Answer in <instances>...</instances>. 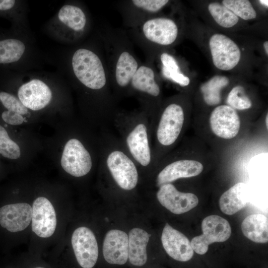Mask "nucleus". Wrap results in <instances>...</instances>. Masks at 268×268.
<instances>
[{
    "mask_svg": "<svg viewBox=\"0 0 268 268\" xmlns=\"http://www.w3.org/2000/svg\"><path fill=\"white\" fill-rule=\"evenodd\" d=\"M101 45L100 38H92L46 54L48 63L75 92L85 123L102 129L112 122L118 108Z\"/></svg>",
    "mask_w": 268,
    "mask_h": 268,
    "instance_id": "1",
    "label": "nucleus"
},
{
    "mask_svg": "<svg viewBox=\"0 0 268 268\" xmlns=\"http://www.w3.org/2000/svg\"><path fill=\"white\" fill-rule=\"evenodd\" d=\"M0 89L15 95L37 115L73 111L69 86L58 72L41 70L0 71Z\"/></svg>",
    "mask_w": 268,
    "mask_h": 268,
    "instance_id": "2",
    "label": "nucleus"
},
{
    "mask_svg": "<svg viewBox=\"0 0 268 268\" xmlns=\"http://www.w3.org/2000/svg\"><path fill=\"white\" fill-rule=\"evenodd\" d=\"M109 72L111 86L117 102L129 97L131 80L141 64L126 34L116 29H102L98 33Z\"/></svg>",
    "mask_w": 268,
    "mask_h": 268,
    "instance_id": "3",
    "label": "nucleus"
},
{
    "mask_svg": "<svg viewBox=\"0 0 268 268\" xmlns=\"http://www.w3.org/2000/svg\"><path fill=\"white\" fill-rule=\"evenodd\" d=\"M90 127L86 123L73 125L63 143L59 162L63 170L72 177L86 176L98 163L99 135Z\"/></svg>",
    "mask_w": 268,
    "mask_h": 268,
    "instance_id": "4",
    "label": "nucleus"
},
{
    "mask_svg": "<svg viewBox=\"0 0 268 268\" xmlns=\"http://www.w3.org/2000/svg\"><path fill=\"white\" fill-rule=\"evenodd\" d=\"M112 123L139 170L146 172L150 170L155 165L150 144V123L147 115L140 109L129 112L118 109Z\"/></svg>",
    "mask_w": 268,
    "mask_h": 268,
    "instance_id": "5",
    "label": "nucleus"
},
{
    "mask_svg": "<svg viewBox=\"0 0 268 268\" xmlns=\"http://www.w3.org/2000/svg\"><path fill=\"white\" fill-rule=\"evenodd\" d=\"M46 63L47 55L39 49L33 34L0 26V71L41 70Z\"/></svg>",
    "mask_w": 268,
    "mask_h": 268,
    "instance_id": "6",
    "label": "nucleus"
},
{
    "mask_svg": "<svg viewBox=\"0 0 268 268\" xmlns=\"http://www.w3.org/2000/svg\"><path fill=\"white\" fill-rule=\"evenodd\" d=\"M92 27L90 14L78 0H67L43 26L46 35L57 42L74 45L82 42Z\"/></svg>",
    "mask_w": 268,
    "mask_h": 268,
    "instance_id": "7",
    "label": "nucleus"
},
{
    "mask_svg": "<svg viewBox=\"0 0 268 268\" xmlns=\"http://www.w3.org/2000/svg\"><path fill=\"white\" fill-rule=\"evenodd\" d=\"M130 35L145 55L152 46H169L176 40L178 28L171 18L152 17L130 29Z\"/></svg>",
    "mask_w": 268,
    "mask_h": 268,
    "instance_id": "8",
    "label": "nucleus"
},
{
    "mask_svg": "<svg viewBox=\"0 0 268 268\" xmlns=\"http://www.w3.org/2000/svg\"><path fill=\"white\" fill-rule=\"evenodd\" d=\"M160 94L154 69L148 63H141L131 80L129 95L137 99L140 110L147 115L150 123L155 117L156 100Z\"/></svg>",
    "mask_w": 268,
    "mask_h": 268,
    "instance_id": "9",
    "label": "nucleus"
},
{
    "mask_svg": "<svg viewBox=\"0 0 268 268\" xmlns=\"http://www.w3.org/2000/svg\"><path fill=\"white\" fill-rule=\"evenodd\" d=\"M158 118L150 125L151 135L154 134L156 143L153 156L159 148L169 147L178 140L184 123V110L179 104L172 102L164 108Z\"/></svg>",
    "mask_w": 268,
    "mask_h": 268,
    "instance_id": "10",
    "label": "nucleus"
},
{
    "mask_svg": "<svg viewBox=\"0 0 268 268\" xmlns=\"http://www.w3.org/2000/svg\"><path fill=\"white\" fill-rule=\"evenodd\" d=\"M201 228L202 234L194 237L191 242L193 251L199 255L205 254L209 245L226 241L231 233L228 221L216 215L204 218L201 223Z\"/></svg>",
    "mask_w": 268,
    "mask_h": 268,
    "instance_id": "11",
    "label": "nucleus"
},
{
    "mask_svg": "<svg viewBox=\"0 0 268 268\" xmlns=\"http://www.w3.org/2000/svg\"><path fill=\"white\" fill-rule=\"evenodd\" d=\"M168 0H128L118 2V7L126 26L134 28L161 10Z\"/></svg>",
    "mask_w": 268,
    "mask_h": 268,
    "instance_id": "12",
    "label": "nucleus"
},
{
    "mask_svg": "<svg viewBox=\"0 0 268 268\" xmlns=\"http://www.w3.org/2000/svg\"><path fill=\"white\" fill-rule=\"evenodd\" d=\"M71 245L78 265L82 268H93L98 258L97 242L89 228L81 226L73 232Z\"/></svg>",
    "mask_w": 268,
    "mask_h": 268,
    "instance_id": "13",
    "label": "nucleus"
},
{
    "mask_svg": "<svg viewBox=\"0 0 268 268\" xmlns=\"http://www.w3.org/2000/svg\"><path fill=\"white\" fill-rule=\"evenodd\" d=\"M209 44L213 63L217 68L228 70L239 63L240 50L236 44L227 36L214 34L210 37Z\"/></svg>",
    "mask_w": 268,
    "mask_h": 268,
    "instance_id": "14",
    "label": "nucleus"
},
{
    "mask_svg": "<svg viewBox=\"0 0 268 268\" xmlns=\"http://www.w3.org/2000/svg\"><path fill=\"white\" fill-rule=\"evenodd\" d=\"M32 230L41 238H48L54 233L57 227V216L51 202L46 197H39L32 205Z\"/></svg>",
    "mask_w": 268,
    "mask_h": 268,
    "instance_id": "15",
    "label": "nucleus"
},
{
    "mask_svg": "<svg viewBox=\"0 0 268 268\" xmlns=\"http://www.w3.org/2000/svg\"><path fill=\"white\" fill-rule=\"evenodd\" d=\"M38 116L13 94L0 89V122L12 127L26 124Z\"/></svg>",
    "mask_w": 268,
    "mask_h": 268,
    "instance_id": "16",
    "label": "nucleus"
},
{
    "mask_svg": "<svg viewBox=\"0 0 268 268\" xmlns=\"http://www.w3.org/2000/svg\"><path fill=\"white\" fill-rule=\"evenodd\" d=\"M156 197L162 205L176 214L190 211L199 203L198 198L195 194L180 192L171 183L159 187Z\"/></svg>",
    "mask_w": 268,
    "mask_h": 268,
    "instance_id": "17",
    "label": "nucleus"
},
{
    "mask_svg": "<svg viewBox=\"0 0 268 268\" xmlns=\"http://www.w3.org/2000/svg\"><path fill=\"white\" fill-rule=\"evenodd\" d=\"M32 206L26 202L8 203L0 206V227L9 233L26 229L31 222Z\"/></svg>",
    "mask_w": 268,
    "mask_h": 268,
    "instance_id": "18",
    "label": "nucleus"
},
{
    "mask_svg": "<svg viewBox=\"0 0 268 268\" xmlns=\"http://www.w3.org/2000/svg\"><path fill=\"white\" fill-rule=\"evenodd\" d=\"M209 124L212 132L224 139L235 137L240 128L239 117L236 110L228 105L216 107L211 112Z\"/></svg>",
    "mask_w": 268,
    "mask_h": 268,
    "instance_id": "19",
    "label": "nucleus"
},
{
    "mask_svg": "<svg viewBox=\"0 0 268 268\" xmlns=\"http://www.w3.org/2000/svg\"><path fill=\"white\" fill-rule=\"evenodd\" d=\"M161 242L167 254L176 261L187 262L194 255V251L188 238L168 223H166L163 229Z\"/></svg>",
    "mask_w": 268,
    "mask_h": 268,
    "instance_id": "20",
    "label": "nucleus"
},
{
    "mask_svg": "<svg viewBox=\"0 0 268 268\" xmlns=\"http://www.w3.org/2000/svg\"><path fill=\"white\" fill-rule=\"evenodd\" d=\"M203 168L202 164L196 160L179 159L170 162L158 172L156 185L159 187L180 178L197 176L202 171Z\"/></svg>",
    "mask_w": 268,
    "mask_h": 268,
    "instance_id": "21",
    "label": "nucleus"
},
{
    "mask_svg": "<svg viewBox=\"0 0 268 268\" xmlns=\"http://www.w3.org/2000/svg\"><path fill=\"white\" fill-rule=\"evenodd\" d=\"M128 235L118 229L109 230L103 244V255L109 264L123 265L128 261Z\"/></svg>",
    "mask_w": 268,
    "mask_h": 268,
    "instance_id": "22",
    "label": "nucleus"
},
{
    "mask_svg": "<svg viewBox=\"0 0 268 268\" xmlns=\"http://www.w3.org/2000/svg\"><path fill=\"white\" fill-rule=\"evenodd\" d=\"M28 6L23 0H0V17L11 23L13 30L33 35L28 19Z\"/></svg>",
    "mask_w": 268,
    "mask_h": 268,
    "instance_id": "23",
    "label": "nucleus"
},
{
    "mask_svg": "<svg viewBox=\"0 0 268 268\" xmlns=\"http://www.w3.org/2000/svg\"><path fill=\"white\" fill-rule=\"evenodd\" d=\"M250 190L244 183L239 182L225 192L220 197L219 204L221 210L227 215H232L249 202Z\"/></svg>",
    "mask_w": 268,
    "mask_h": 268,
    "instance_id": "24",
    "label": "nucleus"
},
{
    "mask_svg": "<svg viewBox=\"0 0 268 268\" xmlns=\"http://www.w3.org/2000/svg\"><path fill=\"white\" fill-rule=\"evenodd\" d=\"M150 236L146 231L139 228H134L130 231L128 260L133 266L142 267L146 263V246Z\"/></svg>",
    "mask_w": 268,
    "mask_h": 268,
    "instance_id": "25",
    "label": "nucleus"
},
{
    "mask_svg": "<svg viewBox=\"0 0 268 268\" xmlns=\"http://www.w3.org/2000/svg\"><path fill=\"white\" fill-rule=\"evenodd\" d=\"M23 151L21 143L13 127L0 122V159L9 162H19Z\"/></svg>",
    "mask_w": 268,
    "mask_h": 268,
    "instance_id": "26",
    "label": "nucleus"
},
{
    "mask_svg": "<svg viewBox=\"0 0 268 268\" xmlns=\"http://www.w3.org/2000/svg\"><path fill=\"white\" fill-rule=\"evenodd\" d=\"M268 222L267 217L262 214H253L247 216L241 225L242 231L251 241L265 243L268 241Z\"/></svg>",
    "mask_w": 268,
    "mask_h": 268,
    "instance_id": "27",
    "label": "nucleus"
},
{
    "mask_svg": "<svg viewBox=\"0 0 268 268\" xmlns=\"http://www.w3.org/2000/svg\"><path fill=\"white\" fill-rule=\"evenodd\" d=\"M162 64L161 73L164 77L181 86H186L190 83V79L181 71L176 59L170 54L163 53L160 56Z\"/></svg>",
    "mask_w": 268,
    "mask_h": 268,
    "instance_id": "28",
    "label": "nucleus"
},
{
    "mask_svg": "<svg viewBox=\"0 0 268 268\" xmlns=\"http://www.w3.org/2000/svg\"><path fill=\"white\" fill-rule=\"evenodd\" d=\"M228 83L227 77L216 75L202 85L201 90L205 102L209 105L219 104L221 101L220 91Z\"/></svg>",
    "mask_w": 268,
    "mask_h": 268,
    "instance_id": "29",
    "label": "nucleus"
},
{
    "mask_svg": "<svg viewBox=\"0 0 268 268\" xmlns=\"http://www.w3.org/2000/svg\"><path fill=\"white\" fill-rule=\"evenodd\" d=\"M208 9L214 20L223 27H232L239 21L238 17L228 8L219 3H210Z\"/></svg>",
    "mask_w": 268,
    "mask_h": 268,
    "instance_id": "30",
    "label": "nucleus"
},
{
    "mask_svg": "<svg viewBox=\"0 0 268 268\" xmlns=\"http://www.w3.org/2000/svg\"><path fill=\"white\" fill-rule=\"evenodd\" d=\"M222 4L237 17L244 20L253 19L257 16V13L249 0H224Z\"/></svg>",
    "mask_w": 268,
    "mask_h": 268,
    "instance_id": "31",
    "label": "nucleus"
},
{
    "mask_svg": "<svg viewBox=\"0 0 268 268\" xmlns=\"http://www.w3.org/2000/svg\"><path fill=\"white\" fill-rule=\"evenodd\" d=\"M226 102L228 106L240 110L248 109L252 106L251 100L245 94L244 87L240 85L232 89L227 96Z\"/></svg>",
    "mask_w": 268,
    "mask_h": 268,
    "instance_id": "32",
    "label": "nucleus"
},
{
    "mask_svg": "<svg viewBox=\"0 0 268 268\" xmlns=\"http://www.w3.org/2000/svg\"><path fill=\"white\" fill-rule=\"evenodd\" d=\"M264 47L267 55H268V42L265 41L264 43Z\"/></svg>",
    "mask_w": 268,
    "mask_h": 268,
    "instance_id": "33",
    "label": "nucleus"
},
{
    "mask_svg": "<svg viewBox=\"0 0 268 268\" xmlns=\"http://www.w3.org/2000/svg\"><path fill=\"white\" fill-rule=\"evenodd\" d=\"M259 2L261 4L264 5L265 6L268 7V0H260Z\"/></svg>",
    "mask_w": 268,
    "mask_h": 268,
    "instance_id": "34",
    "label": "nucleus"
},
{
    "mask_svg": "<svg viewBox=\"0 0 268 268\" xmlns=\"http://www.w3.org/2000/svg\"><path fill=\"white\" fill-rule=\"evenodd\" d=\"M3 168H4V166L2 164L1 159H0V175L2 174V172L4 171Z\"/></svg>",
    "mask_w": 268,
    "mask_h": 268,
    "instance_id": "35",
    "label": "nucleus"
},
{
    "mask_svg": "<svg viewBox=\"0 0 268 268\" xmlns=\"http://www.w3.org/2000/svg\"><path fill=\"white\" fill-rule=\"evenodd\" d=\"M266 124L267 126V128L268 127V114H267L266 117Z\"/></svg>",
    "mask_w": 268,
    "mask_h": 268,
    "instance_id": "36",
    "label": "nucleus"
},
{
    "mask_svg": "<svg viewBox=\"0 0 268 268\" xmlns=\"http://www.w3.org/2000/svg\"><path fill=\"white\" fill-rule=\"evenodd\" d=\"M34 268H46L42 267V266H38V267H34Z\"/></svg>",
    "mask_w": 268,
    "mask_h": 268,
    "instance_id": "37",
    "label": "nucleus"
}]
</instances>
